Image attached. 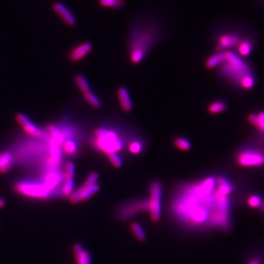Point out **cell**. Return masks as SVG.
I'll use <instances>...</instances> for the list:
<instances>
[{
    "label": "cell",
    "instance_id": "15",
    "mask_svg": "<svg viewBox=\"0 0 264 264\" xmlns=\"http://www.w3.org/2000/svg\"><path fill=\"white\" fill-rule=\"evenodd\" d=\"M238 43H239V37L237 35H223L219 37L217 49L222 50V49H228L236 45Z\"/></svg>",
    "mask_w": 264,
    "mask_h": 264
},
{
    "label": "cell",
    "instance_id": "9",
    "mask_svg": "<svg viewBox=\"0 0 264 264\" xmlns=\"http://www.w3.org/2000/svg\"><path fill=\"white\" fill-rule=\"evenodd\" d=\"M148 212V202L142 200L125 205L120 212V217L125 219L130 218L134 215L142 212Z\"/></svg>",
    "mask_w": 264,
    "mask_h": 264
},
{
    "label": "cell",
    "instance_id": "28",
    "mask_svg": "<svg viewBox=\"0 0 264 264\" xmlns=\"http://www.w3.org/2000/svg\"><path fill=\"white\" fill-rule=\"evenodd\" d=\"M84 97L86 99L87 102L92 105V107L98 108L100 107V102H99V99L92 92L89 91L86 93H84Z\"/></svg>",
    "mask_w": 264,
    "mask_h": 264
},
{
    "label": "cell",
    "instance_id": "27",
    "mask_svg": "<svg viewBox=\"0 0 264 264\" xmlns=\"http://www.w3.org/2000/svg\"><path fill=\"white\" fill-rule=\"evenodd\" d=\"M131 229L132 233L136 236L137 239L140 241H144L145 239V234L143 230L140 227V224L137 222H134L131 224Z\"/></svg>",
    "mask_w": 264,
    "mask_h": 264
},
{
    "label": "cell",
    "instance_id": "2",
    "mask_svg": "<svg viewBox=\"0 0 264 264\" xmlns=\"http://www.w3.org/2000/svg\"><path fill=\"white\" fill-rule=\"evenodd\" d=\"M155 32L150 27L133 30L131 33V60L134 63L142 61L147 49L152 45Z\"/></svg>",
    "mask_w": 264,
    "mask_h": 264
},
{
    "label": "cell",
    "instance_id": "7",
    "mask_svg": "<svg viewBox=\"0 0 264 264\" xmlns=\"http://www.w3.org/2000/svg\"><path fill=\"white\" fill-rule=\"evenodd\" d=\"M237 161L241 167H258L264 164V155L255 150H245L240 153Z\"/></svg>",
    "mask_w": 264,
    "mask_h": 264
},
{
    "label": "cell",
    "instance_id": "8",
    "mask_svg": "<svg viewBox=\"0 0 264 264\" xmlns=\"http://www.w3.org/2000/svg\"><path fill=\"white\" fill-rule=\"evenodd\" d=\"M99 185L98 183L90 186H87L82 184V186H80V188L73 191L71 196L69 197V199L72 203H77L80 201H85V200H88L89 198L93 196L96 193L99 192Z\"/></svg>",
    "mask_w": 264,
    "mask_h": 264
},
{
    "label": "cell",
    "instance_id": "18",
    "mask_svg": "<svg viewBox=\"0 0 264 264\" xmlns=\"http://www.w3.org/2000/svg\"><path fill=\"white\" fill-rule=\"evenodd\" d=\"M48 131L50 135L51 139L58 145H61L66 141L63 132L54 125L50 124L48 126Z\"/></svg>",
    "mask_w": 264,
    "mask_h": 264
},
{
    "label": "cell",
    "instance_id": "35",
    "mask_svg": "<svg viewBox=\"0 0 264 264\" xmlns=\"http://www.w3.org/2000/svg\"><path fill=\"white\" fill-rule=\"evenodd\" d=\"M248 264H261L260 263V260L258 259H253L250 260Z\"/></svg>",
    "mask_w": 264,
    "mask_h": 264
},
{
    "label": "cell",
    "instance_id": "22",
    "mask_svg": "<svg viewBox=\"0 0 264 264\" xmlns=\"http://www.w3.org/2000/svg\"><path fill=\"white\" fill-rule=\"evenodd\" d=\"M249 120L258 129L264 131V112H260L258 115H250Z\"/></svg>",
    "mask_w": 264,
    "mask_h": 264
},
{
    "label": "cell",
    "instance_id": "26",
    "mask_svg": "<svg viewBox=\"0 0 264 264\" xmlns=\"http://www.w3.org/2000/svg\"><path fill=\"white\" fill-rule=\"evenodd\" d=\"M238 51H239V54L241 55H249L252 51L251 44L248 41H239Z\"/></svg>",
    "mask_w": 264,
    "mask_h": 264
},
{
    "label": "cell",
    "instance_id": "34",
    "mask_svg": "<svg viewBox=\"0 0 264 264\" xmlns=\"http://www.w3.org/2000/svg\"><path fill=\"white\" fill-rule=\"evenodd\" d=\"M142 146L140 142L135 141L130 143L128 150L133 154H138L142 152Z\"/></svg>",
    "mask_w": 264,
    "mask_h": 264
},
{
    "label": "cell",
    "instance_id": "29",
    "mask_svg": "<svg viewBox=\"0 0 264 264\" xmlns=\"http://www.w3.org/2000/svg\"><path fill=\"white\" fill-rule=\"evenodd\" d=\"M224 109H225V104L224 103L217 102L209 106V111L212 114H216V113L223 112Z\"/></svg>",
    "mask_w": 264,
    "mask_h": 264
},
{
    "label": "cell",
    "instance_id": "32",
    "mask_svg": "<svg viewBox=\"0 0 264 264\" xmlns=\"http://www.w3.org/2000/svg\"><path fill=\"white\" fill-rule=\"evenodd\" d=\"M248 203L252 208H258V207H260L263 202L258 195H252L248 198Z\"/></svg>",
    "mask_w": 264,
    "mask_h": 264
},
{
    "label": "cell",
    "instance_id": "24",
    "mask_svg": "<svg viewBox=\"0 0 264 264\" xmlns=\"http://www.w3.org/2000/svg\"><path fill=\"white\" fill-rule=\"evenodd\" d=\"M75 81H76L77 86L83 93H86V92L90 91V86H89L88 82H87L85 77L82 76V75H77L75 77Z\"/></svg>",
    "mask_w": 264,
    "mask_h": 264
},
{
    "label": "cell",
    "instance_id": "3",
    "mask_svg": "<svg viewBox=\"0 0 264 264\" xmlns=\"http://www.w3.org/2000/svg\"><path fill=\"white\" fill-rule=\"evenodd\" d=\"M94 146L100 152L108 154L121 152L123 143L114 131L104 128H99L95 131Z\"/></svg>",
    "mask_w": 264,
    "mask_h": 264
},
{
    "label": "cell",
    "instance_id": "33",
    "mask_svg": "<svg viewBox=\"0 0 264 264\" xmlns=\"http://www.w3.org/2000/svg\"><path fill=\"white\" fill-rule=\"evenodd\" d=\"M107 157L109 158V162L115 167H120L122 165V162L118 157L117 153H111V154H108Z\"/></svg>",
    "mask_w": 264,
    "mask_h": 264
},
{
    "label": "cell",
    "instance_id": "31",
    "mask_svg": "<svg viewBox=\"0 0 264 264\" xmlns=\"http://www.w3.org/2000/svg\"><path fill=\"white\" fill-rule=\"evenodd\" d=\"M175 145L179 148L180 150H188L190 148L191 145H190V142L184 138H177L175 140Z\"/></svg>",
    "mask_w": 264,
    "mask_h": 264
},
{
    "label": "cell",
    "instance_id": "36",
    "mask_svg": "<svg viewBox=\"0 0 264 264\" xmlns=\"http://www.w3.org/2000/svg\"><path fill=\"white\" fill-rule=\"evenodd\" d=\"M5 200L4 199L0 198V209L3 208V206L5 205Z\"/></svg>",
    "mask_w": 264,
    "mask_h": 264
},
{
    "label": "cell",
    "instance_id": "1",
    "mask_svg": "<svg viewBox=\"0 0 264 264\" xmlns=\"http://www.w3.org/2000/svg\"><path fill=\"white\" fill-rule=\"evenodd\" d=\"M216 186L214 178L208 177L181 188L171 204L175 217L191 227L229 229V196L219 193Z\"/></svg>",
    "mask_w": 264,
    "mask_h": 264
},
{
    "label": "cell",
    "instance_id": "13",
    "mask_svg": "<svg viewBox=\"0 0 264 264\" xmlns=\"http://www.w3.org/2000/svg\"><path fill=\"white\" fill-rule=\"evenodd\" d=\"M92 45L90 43H84L75 47L70 53V59L73 62L81 61L82 58L91 51Z\"/></svg>",
    "mask_w": 264,
    "mask_h": 264
},
{
    "label": "cell",
    "instance_id": "20",
    "mask_svg": "<svg viewBox=\"0 0 264 264\" xmlns=\"http://www.w3.org/2000/svg\"><path fill=\"white\" fill-rule=\"evenodd\" d=\"M224 60H225V58H224V52L217 53V54H214V55L210 56V58L207 60L205 65H206L207 68H213L214 67L223 63Z\"/></svg>",
    "mask_w": 264,
    "mask_h": 264
},
{
    "label": "cell",
    "instance_id": "11",
    "mask_svg": "<svg viewBox=\"0 0 264 264\" xmlns=\"http://www.w3.org/2000/svg\"><path fill=\"white\" fill-rule=\"evenodd\" d=\"M16 121L28 135L36 137H41L44 135L42 130L36 126L25 115L21 113L16 115Z\"/></svg>",
    "mask_w": 264,
    "mask_h": 264
},
{
    "label": "cell",
    "instance_id": "17",
    "mask_svg": "<svg viewBox=\"0 0 264 264\" xmlns=\"http://www.w3.org/2000/svg\"><path fill=\"white\" fill-rule=\"evenodd\" d=\"M118 98H119L120 103H121V107L126 112H129L131 110L132 104L131 99H130L128 92L124 87H121L118 91Z\"/></svg>",
    "mask_w": 264,
    "mask_h": 264
},
{
    "label": "cell",
    "instance_id": "23",
    "mask_svg": "<svg viewBox=\"0 0 264 264\" xmlns=\"http://www.w3.org/2000/svg\"><path fill=\"white\" fill-rule=\"evenodd\" d=\"M63 149L68 155H76L77 153V142L72 140H66L63 143Z\"/></svg>",
    "mask_w": 264,
    "mask_h": 264
},
{
    "label": "cell",
    "instance_id": "30",
    "mask_svg": "<svg viewBox=\"0 0 264 264\" xmlns=\"http://www.w3.org/2000/svg\"><path fill=\"white\" fill-rule=\"evenodd\" d=\"M241 86L245 89H250L254 85V79L253 77L250 76V74L245 75L240 80Z\"/></svg>",
    "mask_w": 264,
    "mask_h": 264
},
{
    "label": "cell",
    "instance_id": "14",
    "mask_svg": "<svg viewBox=\"0 0 264 264\" xmlns=\"http://www.w3.org/2000/svg\"><path fill=\"white\" fill-rule=\"evenodd\" d=\"M73 250L77 264H91L90 254L82 245L75 244Z\"/></svg>",
    "mask_w": 264,
    "mask_h": 264
},
{
    "label": "cell",
    "instance_id": "10",
    "mask_svg": "<svg viewBox=\"0 0 264 264\" xmlns=\"http://www.w3.org/2000/svg\"><path fill=\"white\" fill-rule=\"evenodd\" d=\"M63 181V173L58 171H48L42 179V182L52 193L61 186Z\"/></svg>",
    "mask_w": 264,
    "mask_h": 264
},
{
    "label": "cell",
    "instance_id": "21",
    "mask_svg": "<svg viewBox=\"0 0 264 264\" xmlns=\"http://www.w3.org/2000/svg\"><path fill=\"white\" fill-rule=\"evenodd\" d=\"M99 5L104 8L119 9L125 5V0H99Z\"/></svg>",
    "mask_w": 264,
    "mask_h": 264
},
{
    "label": "cell",
    "instance_id": "12",
    "mask_svg": "<svg viewBox=\"0 0 264 264\" xmlns=\"http://www.w3.org/2000/svg\"><path fill=\"white\" fill-rule=\"evenodd\" d=\"M52 9L56 14L61 17L67 25L73 27L76 24L74 15L72 14L71 12L63 3H59V2L53 3Z\"/></svg>",
    "mask_w": 264,
    "mask_h": 264
},
{
    "label": "cell",
    "instance_id": "4",
    "mask_svg": "<svg viewBox=\"0 0 264 264\" xmlns=\"http://www.w3.org/2000/svg\"><path fill=\"white\" fill-rule=\"evenodd\" d=\"M15 190L26 198L46 200L52 195L44 183L41 181H22L15 184Z\"/></svg>",
    "mask_w": 264,
    "mask_h": 264
},
{
    "label": "cell",
    "instance_id": "19",
    "mask_svg": "<svg viewBox=\"0 0 264 264\" xmlns=\"http://www.w3.org/2000/svg\"><path fill=\"white\" fill-rule=\"evenodd\" d=\"M74 191V181L73 179H63L61 186V192L63 196L68 197Z\"/></svg>",
    "mask_w": 264,
    "mask_h": 264
},
{
    "label": "cell",
    "instance_id": "25",
    "mask_svg": "<svg viewBox=\"0 0 264 264\" xmlns=\"http://www.w3.org/2000/svg\"><path fill=\"white\" fill-rule=\"evenodd\" d=\"M75 175V166L73 162H67L63 173V179H73Z\"/></svg>",
    "mask_w": 264,
    "mask_h": 264
},
{
    "label": "cell",
    "instance_id": "6",
    "mask_svg": "<svg viewBox=\"0 0 264 264\" xmlns=\"http://www.w3.org/2000/svg\"><path fill=\"white\" fill-rule=\"evenodd\" d=\"M162 185L159 182H153L150 186L148 212L153 222H157L160 219L162 208Z\"/></svg>",
    "mask_w": 264,
    "mask_h": 264
},
{
    "label": "cell",
    "instance_id": "16",
    "mask_svg": "<svg viewBox=\"0 0 264 264\" xmlns=\"http://www.w3.org/2000/svg\"><path fill=\"white\" fill-rule=\"evenodd\" d=\"M13 164V154L5 152L0 154V173H5L10 171Z\"/></svg>",
    "mask_w": 264,
    "mask_h": 264
},
{
    "label": "cell",
    "instance_id": "5",
    "mask_svg": "<svg viewBox=\"0 0 264 264\" xmlns=\"http://www.w3.org/2000/svg\"><path fill=\"white\" fill-rule=\"evenodd\" d=\"M224 53L223 70L228 75L233 77L234 80L240 81L241 79L245 75L250 74L248 67L244 62L239 58L237 54H234L232 51H226Z\"/></svg>",
    "mask_w": 264,
    "mask_h": 264
}]
</instances>
